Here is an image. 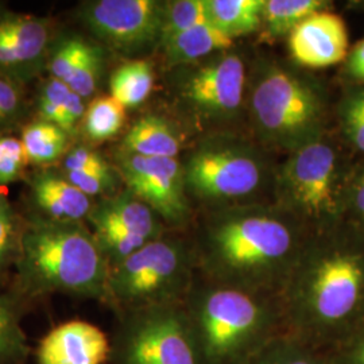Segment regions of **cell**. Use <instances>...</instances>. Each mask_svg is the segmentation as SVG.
<instances>
[{"label":"cell","instance_id":"cell-1","mask_svg":"<svg viewBox=\"0 0 364 364\" xmlns=\"http://www.w3.org/2000/svg\"><path fill=\"white\" fill-rule=\"evenodd\" d=\"M309 235L273 201L208 208L191 237L196 274L218 285L278 297Z\"/></svg>","mask_w":364,"mask_h":364},{"label":"cell","instance_id":"cell-2","mask_svg":"<svg viewBox=\"0 0 364 364\" xmlns=\"http://www.w3.org/2000/svg\"><path fill=\"white\" fill-rule=\"evenodd\" d=\"M278 299L287 333L323 351L363 326V232L346 220L309 235Z\"/></svg>","mask_w":364,"mask_h":364},{"label":"cell","instance_id":"cell-3","mask_svg":"<svg viewBox=\"0 0 364 364\" xmlns=\"http://www.w3.org/2000/svg\"><path fill=\"white\" fill-rule=\"evenodd\" d=\"M21 293H64L107 302L109 264L82 221L33 218L23 223L16 260Z\"/></svg>","mask_w":364,"mask_h":364},{"label":"cell","instance_id":"cell-4","mask_svg":"<svg viewBox=\"0 0 364 364\" xmlns=\"http://www.w3.org/2000/svg\"><path fill=\"white\" fill-rule=\"evenodd\" d=\"M183 306L203 364H243L287 332L277 296L218 285L197 274Z\"/></svg>","mask_w":364,"mask_h":364},{"label":"cell","instance_id":"cell-5","mask_svg":"<svg viewBox=\"0 0 364 364\" xmlns=\"http://www.w3.org/2000/svg\"><path fill=\"white\" fill-rule=\"evenodd\" d=\"M246 107L264 149L291 154L326 134L328 99L317 78L273 60L252 68Z\"/></svg>","mask_w":364,"mask_h":364},{"label":"cell","instance_id":"cell-6","mask_svg":"<svg viewBox=\"0 0 364 364\" xmlns=\"http://www.w3.org/2000/svg\"><path fill=\"white\" fill-rule=\"evenodd\" d=\"M352 169L338 144L326 134L287 154L275 168L273 203L311 234L335 228L347 218Z\"/></svg>","mask_w":364,"mask_h":364},{"label":"cell","instance_id":"cell-7","mask_svg":"<svg viewBox=\"0 0 364 364\" xmlns=\"http://www.w3.org/2000/svg\"><path fill=\"white\" fill-rule=\"evenodd\" d=\"M195 279L191 237L165 234L109 269L105 304L117 316L183 304Z\"/></svg>","mask_w":364,"mask_h":364},{"label":"cell","instance_id":"cell-8","mask_svg":"<svg viewBox=\"0 0 364 364\" xmlns=\"http://www.w3.org/2000/svg\"><path fill=\"white\" fill-rule=\"evenodd\" d=\"M258 146L228 134L200 141L182 164L188 196L208 208L257 203L275 171Z\"/></svg>","mask_w":364,"mask_h":364},{"label":"cell","instance_id":"cell-9","mask_svg":"<svg viewBox=\"0 0 364 364\" xmlns=\"http://www.w3.org/2000/svg\"><path fill=\"white\" fill-rule=\"evenodd\" d=\"M246 65L239 53H218L176 68L173 92L182 114L198 130H219L246 105Z\"/></svg>","mask_w":364,"mask_h":364},{"label":"cell","instance_id":"cell-10","mask_svg":"<svg viewBox=\"0 0 364 364\" xmlns=\"http://www.w3.org/2000/svg\"><path fill=\"white\" fill-rule=\"evenodd\" d=\"M112 364H203L183 304L119 314Z\"/></svg>","mask_w":364,"mask_h":364},{"label":"cell","instance_id":"cell-11","mask_svg":"<svg viewBox=\"0 0 364 364\" xmlns=\"http://www.w3.org/2000/svg\"><path fill=\"white\" fill-rule=\"evenodd\" d=\"M164 4L159 0H92L81 3L78 18L105 46L132 57L159 48Z\"/></svg>","mask_w":364,"mask_h":364},{"label":"cell","instance_id":"cell-12","mask_svg":"<svg viewBox=\"0 0 364 364\" xmlns=\"http://www.w3.org/2000/svg\"><path fill=\"white\" fill-rule=\"evenodd\" d=\"M114 162L126 189L153 209L165 225L178 230L191 221L183 168L177 158L136 156L117 149Z\"/></svg>","mask_w":364,"mask_h":364},{"label":"cell","instance_id":"cell-13","mask_svg":"<svg viewBox=\"0 0 364 364\" xmlns=\"http://www.w3.org/2000/svg\"><path fill=\"white\" fill-rule=\"evenodd\" d=\"M53 22L0 6V75L26 84L46 69L54 42Z\"/></svg>","mask_w":364,"mask_h":364},{"label":"cell","instance_id":"cell-14","mask_svg":"<svg viewBox=\"0 0 364 364\" xmlns=\"http://www.w3.org/2000/svg\"><path fill=\"white\" fill-rule=\"evenodd\" d=\"M291 60L304 68L336 65L348 55V33L344 21L326 10L302 21L287 36Z\"/></svg>","mask_w":364,"mask_h":364},{"label":"cell","instance_id":"cell-15","mask_svg":"<svg viewBox=\"0 0 364 364\" xmlns=\"http://www.w3.org/2000/svg\"><path fill=\"white\" fill-rule=\"evenodd\" d=\"M111 338L91 323L73 320L53 328L39 341L38 364H105L111 360Z\"/></svg>","mask_w":364,"mask_h":364},{"label":"cell","instance_id":"cell-16","mask_svg":"<svg viewBox=\"0 0 364 364\" xmlns=\"http://www.w3.org/2000/svg\"><path fill=\"white\" fill-rule=\"evenodd\" d=\"M87 220L90 228H120L149 242L166 234V225L162 219L129 189L99 200L93 204Z\"/></svg>","mask_w":364,"mask_h":364},{"label":"cell","instance_id":"cell-17","mask_svg":"<svg viewBox=\"0 0 364 364\" xmlns=\"http://www.w3.org/2000/svg\"><path fill=\"white\" fill-rule=\"evenodd\" d=\"M34 204L43 218L57 221H81L91 212L92 198L84 195L61 171L43 169L28 178Z\"/></svg>","mask_w":364,"mask_h":364},{"label":"cell","instance_id":"cell-18","mask_svg":"<svg viewBox=\"0 0 364 364\" xmlns=\"http://www.w3.org/2000/svg\"><path fill=\"white\" fill-rule=\"evenodd\" d=\"M234 41L210 23H204L165 39L159 49H162L168 66L176 69L231 50Z\"/></svg>","mask_w":364,"mask_h":364},{"label":"cell","instance_id":"cell-19","mask_svg":"<svg viewBox=\"0 0 364 364\" xmlns=\"http://www.w3.org/2000/svg\"><path fill=\"white\" fill-rule=\"evenodd\" d=\"M181 146L180 132L169 119L149 114L131 126L119 149L136 156L177 158Z\"/></svg>","mask_w":364,"mask_h":364},{"label":"cell","instance_id":"cell-20","mask_svg":"<svg viewBox=\"0 0 364 364\" xmlns=\"http://www.w3.org/2000/svg\"><path fill=\"white\" fill-rule=\"evenodd\" d=\"M87 100L60 80L49 77L37 95L38 119L50 122L75 138L87 112Z\"/></svg>","mask_w":364,"mask_h":364},{"label":"cell","instance_id":"cell-21","mask_svg":"<svg viewBox=\"0 0 364 364\" xmlns=\"http://www.w3.org/2000/svg\"><path fill=\"white\" fill-rule=\"evenodd\" d=\"M209 22L230 38L260 30L264 0H205Z\"/></svg>","mask_w":364,"mask_h":364},{"label":"cell","instance_id":"cell-22","mask_svg":"<svg viewBox=\"0 0 364 364\" xmlns=\"http://www.w3.org/2000/svg\"><path fill=\"white\" fill-rule=\"evenodd\" d=\"M70 136L50 122L37 119L22 130V144L28 164L49 166L61 161L70 149Z\"/></svg>","mask_w":364,"mask_h":364},{"label":"cell","instance_id":"cell-23","mask_svg":"<svg viewBox=\"0 0 364 364\" xmlns=\"http://www.w3.org/2000/svg\"><path fill=\"white\" fill-rule=\"evenodd\" d=\"M331 3L324 0H264L262 33L264 38L289 36L309 15L326 10Z\"/></svg>","mask_w":364,"mask_h":364},{"label":"cell","instance_id":"cell-24","mask_svg":"<svg viewBox=\"0 0 364 364\" xmlns=\"http://www.w3.org/2000/svg\"><path fill=\"white\" fill-rule=\"evenodd\" d=\"M153 88L154 69L144 60H134L119 66L109 80L111 96L124 108L144 105Z\"/></svg>","mask_w":364,"mask_h":364},{"label":"cell","instance_id":"cell-25","mask_svg":"<svg viewBox=\"0 0 364 364\" xmlns=\"http://www.w3.org/2000/svg\"><path fill=\"white\" fill-rule=\"evenodd\" d=\"M243 364H328V358L326 351L285 332Z\"/></svg>","mask_w":364,"mask_h":364},{"label":"cell","instance_id":"cell-26","mask_svg":"<svg viewBox=\"0 0 364 364\" xmlns=\"http://www.w3.org/2000/svg\"><path fill=\"white\" fill-rule=\"evenodd\" d=\"M19 309V302L14 296L0 294V364L23 363L28 355Z\"/></svg>","mask_w":364,"mask_h":364},{"label":"cell","instance_id":"cell-27","mask_svg":"<svg viewBox=\"0 0 364 364\" xmlns=\"http://www.w3.org/2000/svg\"><path fill=\"white\" fill-rule=\"evenodd\" d=\"M126 120V108L112 96H100L87 107L82 130L92 142H105L119 134Z\"/></svg>","mask_w":364,"mask_h":364},{"label":"cell","instance_id":"cell-28","mask_svg":"<svg viewBox=\"0 0 364 364\" xmlns=\"http://www.w3.org/2000/svg\"><path fill=\"white\" fill-rule=\"evenodd\" d=\"M210 23L205 0H169L164 4L161 42L192 27ZM159 42V45H161Z\"/></svg>","mask_w":364,"mask_h":364},{"label":"cell","instance_id":"cell-29","mask_svg":"<svg viewBox=\"0 0 364 364\" xmlns=\"http://www.w3.org/2000/svg\"><path fill=\"white\" fill-rule=\"evenodd\" d=\"M90 45L91 41L80 36L54 39L46 65V70H49L50 77L60 80L66 84L77 70Z\"/></svg>","mask_w":364,"mask_h":364},{"label":"cell","instance_id":"cell-30","mask_svg":"<svg viewBox=\"0 0 364 364\" xmlns=\"http://www.w3.org/2000/svg\"><path fill=\"white\" fill-rule=\"evenodd\" d=\"M338 119L346 139L364 153V87L344 95L338 107Z\"/></svg>","mask_w":364,"mask_h":364},{"label":"cell","instance_id":"cell-31","mask_svg":"<svg viewBox=\"0 0 364 364\" xmlns=\"http://www.w3.org/2000/svg\"><path fill=\"white\" fill-rule=\"evenodd\" d=\"M23 223L19 220L13 204L0 195V273L14 264L21 246Z\"/></svg>","mask_w":364,"mask_h":364},{"label":"cell","instance_id":"cell-32","mask_svg":"<svg viewBox=\"0 0 364 364\" xmlns=\"http://www.w3.org/2000/svg\"><path fill=\"white\" fill-rule=\"evenodd\" d=\"M103 68H105L103 49L99 45L91 42L88 50L84 54L78 65L77 70L66 82V85L80 95L82 99L88 100L99 88L102 75H103Z\"/></svg>","mask_w":364,"mask_h":364},{"label":"cell","instance_id":"cell-33","mask_svg":"<svg viewBox=\"0 0 364 364\" xmlns=\"http://www.w3.org/2000/svg\"><path fill=\"white\" fill-rule=\"evenodd\" d=\"M27 112L23 85L0 75V134L19 124Z\"/></svg>","mask_w":364,"mask_h":364},{"label":"cell","instance_id":"cell-34","mask_svg":"<svg viewBox=\"0 0 364 364\" xmlns=\"http://www.w3.org/2000/svg\"><path fill=\"white\" fill-rule=\"evenodd\" d=\"M61 171L117 176V171L97 150L85 144L72 146L61 159Z\"/></svg>","mask_w":364,"mask_h":364},{"label":"cell","instance_id":"cell-35","mask_svg":"<svg viewBox=\"0 0 364 364\" xmlns=\"http://www.w3.org/2000/svg\"><path fill=\"white\" fill-rule=\"evenodd\" d=\"M28 165L25 147L21 139L0 136V185H10L25 176Z\"/></svg>","mask_w":364,"mask_h":364},{"label":"cell","instance_id":"cell-36","mask_svg":"<svg viewBox=\"0 0 364 364\" xmlns=\"http://www.w3.org/2000/svg\"><path fill=\"white\" fill-rule=\"evenodd\" d=\"M326 352L328 364H364V326Z\"/></svg>","mask_w":364,"mask_h":364},{"label":"cell","instance_id":"cell-37","mask_svg":"<svg viewBox=\"0 0 364 364\" xmlns=\"http://www.w3.org/2000/svg\"><path fill=\"white\" fill-rule=\"evenodd\" d=\"M364 234V164L353 166L347 196V218Z\"/></svg>","mask_w":364,"mask_h":364},{"label":"cell","instance_id":"cell-38","mask_svg":"<svg viewBox=\"0 0 364 364\" xmlns=\"http://www.w3.org/2000/svg\"><path fill=\"white\" fill-rule=\"evenodd\" d=\"M346 72L350 77L364 84V39L358 42L346 60Z\"/></svg>","mask_w":364,"mask_h":364},{"label":"cell","instance_id":"cell-39","mask_svg":"<svg viewBox=\"0 0 364 364\" xmlns=\"http://www.w3.org/2000/svg\"><path fill=\"white\" fill-rule=\"evenodd\" d=\"M0 278H1V273H0Z\"/></svg>","mask_w":364,"mask_h":364}]
</instances>
